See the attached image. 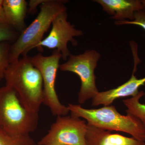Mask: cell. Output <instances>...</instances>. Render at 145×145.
I'll list each match as a JSON object with an SVG mask.
<instances>
[{"label":"cell","mask_w":145,"mask_h":145,"mask_svg":"<svg viewBox=\"0 0 145 145\" xmlns=\"http://www.w3.org/2000/svg\"><path fill=\"white\" fill-rule=\"evenodd\" d=\"M11 43L4 42L0 43V75L4 78L6 70L10 64L9 57Z\"/></svg>","instance_id":"15"},{"label":"cell","mask_w":145,"mask_h":145,"mask_svg":"<svg viewBox=\"0 0 145 145\" xmlns=\"http://www.w3.org/2000/svg\"><path fill=\"white\" fill-rule=\"evenodd\" d=\"M62 57L61 54L57 50H54L50 56H44L39 53L31 57V62L39 71L42 78L43 104L48 107L53 115L57 117L66 116L70 112L67 106L61 103L55 89L57 72Z\"/></svg>","instance_id":"5"},{"label":"cell","mask_w":145,"mask_h":145,"mask_svg":"<svg viewBox=\"0 0 145 145\" xmlns=\"http://www.w3.org/2000/svg\"><path fill=\"white\" fill-rule=\"evenodd\" d=\"M5 24H7V22L3 7H0V25Z\"/></svg>","instance_id":"19"},{"label":"cell","mask_w":145,"mask_h":145,"mask_svg":"<svg viewBox=\"0 0 145 145\" xmlns=\"http://www.w3.org/2000/svg\"><path fill=\"white\" fill-rule=\"evenodd\" d=\"M104 11L112 16L117 21L134 20L135 14L140 10L144 11V7L140 0H95Z\"/></svg>","instance_id":"10"},{"label":"cell","mask_w":145,"mask_h":145,"mask_svg":"<svg viewBox=\"0 0 145 145\" xmlns=\"http://www.w3.org/2000/svg\"></svg>","instance_id":"24"},{"label":"cell","mask_w":145,"mask_h":145,"mask_svg":"<svg viewBox=\"0 0 145 145\" xmlns=\"http://www.w3.org/2000/svg\"><path fill=\"white\" fill-rule=\"evenodd\" d=\"M20 33L8 24L0 25V43L4 42H14L18 39Z\"/></svg>","instance_id":"16"},{"label":"cell","mask_w":145,"mask_h":145,"mask_svg":"<svg viewBox=\"0 0 145 145\" xmlns=\"http://www.w3.org/2000/svg\"><path fill=\"white\" fill-rule=\"evenodd\" d=\"M4 78L6 85L16 92L24 107L39 113L44 99L43 83L40 71L31 62V57L24 55L10 64Z\"/></svg>","instance_id":"1"},{"label":"cell","mask_w":145,"mask_h":145,"mask_svg":"<svg viewBox=\"0 0 145 145\" xmlns=\"http://www.w3.org/2000/svg\"><path fill=\"white\" fill-rule=\"evenodd\" d=\"M46 0H30L28 3V13H32L35 12L37 7L40 5Z\"/></svg>","instance_id":"18"},{"label":"cell","mask_w":145,"mask_h":145,"mask_svg":"<svg viewBox=\"0 0 145 145\" xmlns=\"http://www.w3.org/2000/svg\"><path fill=\"white\" fill-rule=\"evenodd\" d=\"M86 135V145H144L145 142L101 129L88 123Z\"/></svg>","instance_id":"11"},{"label":"cell","mask_w":145,"mask_h":145,"mask_svg":"<svg viewBox=\"0 0 145 145\" xmlns=\"http://www.w3.org/2000/svg\"><path fill=\"white\" fill-rule=\"evenodd\" d=\"M144 145H145V143Z\"/></svg>","instance_id":"23"},{"label":"cell","mask_w":145,"mask_h":145,"mask_svg":"<svg viewBox=\"0 0 145 145\" xmlns=\"http://www.w3.org/2000/svg\"><path fill=\"white\" fill-rule=\"evenodd\" d=\"M101 57V54L96 50H89L79 55L71 54L67 61L60 65L59 69L62 71L73 72L80 78V104L84 103L88 100L93 99L99 92L96 87L94 71Z\"/></svg>","instance_id":"6"},{"label":"cell","mask_w":145,"mask_h":145,"mask_svg":"<svg viewBox=\"0 0 145 145\" xmlns=\"http://www.w3.org/2000/svg\"><path fill=\"white\" fill-rule=\"evenodd\" d=\"M145 94V92L143 91H141L136 96L123 101V104L127 108L126 110L127 114H130L137 117L144 125L145 105L141 103L140 101Z\"/></svg>","instance_id":"13"},{"label":"cell","mask_w":145,"mask_h":145,"mask_svg":"<svg viewBox=\"0 0 145 145\" xmlns=\"http://www.w3.org/2000/svg\"><path fill=\"white\" fill-rule=\"evenodd\" d=\"M133 71L131 78L127 82L117 88L106 91L99 92L92 99V106H97L100 105L108 106L111 105L115 100L119 98L137 95L139 88L145 84V77L137 79L134 75Z\"/></svg>","instance_id":"9"},{"label":"cell","mask_w":145,"mask_h":145,"mask_svg":"<svg viewBox=\"0 0 145 145\" xmlns=\"http://www.w3.org/2000/svg\"><path fill=\"white\" fill-rule=\"evenodd\" d=\"M62 0H46L40 5V10L29 26L21 32L17 40L10 47V64L16 62L21 55L27 53L43 40L44 35L52 25L54 18L63 10H67Z\"/></svg>","instance_id":"4"},{"label":"cell","mask_w":145,"mask_h":145,"mask_svg":"<svg viewBox=\"0 0 145 145\" xmlns=\"http://www.w3.org/2000/svg\"><path fill=\"white\" fill-rule=\"evenodd\" d=\"M3 7L7 24L20 34L26 27L25 20L28 3L25 0H4Z\"/></svg>","instance_id":"12"},{"label":"cell","mask_w":145,"mask_h":145,"mask_svg":"<svg viewBox=\"0 0 145 145\" xmlns=\"http://www.w3.org/2000/svg\"><path fill=\"white\" fill-rule=\"evenodd\" d=\"M2 79H3V77L0 75V82H1V80Z\"/></svg>","instance_id":"22"},{"label":"cell","mask_w":145,"mask_h":145,"mask_svg":"<svg viewBox=\"0 0 145 145\" xmlns=\"http://www.w3.org/2000/svg\"><path fill=\"white\" fill-rule=\"evenodd\" d=\"M71 115L85 119L89 124L105 130L128 133L136 140L145 142V125L135 116L120 114L113 105L98 109H86L80 105L69 104Z\"/></svg>","instance_id":"2"},{"label":"cell","mask_w":145,"mask_h":145,"mask_svg":"<svg viewBox=\"0 0 145 145\" xmlns=\"http://www.w3.org/2000/svg\"><path fill=\"white\" fill-rule=\"evenodd\" d=\"M142 2L144 7V11L145 12V0H142Z\"/></svg>","instance_id":"21"},{"label":"cell","mask_w":145,"mask_h":145,"mask_svg":"<svg viewBox=\"0 0 145 145\" xmlns=\"http://www.w3.org/2000/svg\"><path fill=\"white\" fill-rule=\"evenodd\" d=\"M87 123L71 115L57 117L38 145H86Z\"/></svg>","instance_id":"7"},{"label":"cell","mask_w":145,"mask_h":145,"mask_svg":"<svg viewBox=\"0 0 145 145\" xmlns=\"http://www.w3.org/2000/svg\"><path fill=\"white\" fill-rule=\"evenodd\" d=\"M39 113L27 110L13 89L0 88V129L12 135H29L39 125Z\"/></svg>","instance_id":"3"},{"label":"cell","mask_w":145,"mask_h":145,"mask_svg":"<svg viewBox=\"0 0 145 145\" xmlns=\"http://www.w3.org/2000/svg\"><path fill=\"white\" fill-rule=\"evenodd\" d=\"M0 145H38V144L29 135H10L0 129Z\"/></svg>","instance_id":"14"},{"label":"cell","mask_w":145,"mask_h":145,"mask_svg":"<svg viewBox=\"0 0 145 145\" xmlns=\"http://www.w3.org/2000/svg\"><path fill=\"white\" fill-rule=\"evenodd\" d=\"M67 18V10L59 13L52 21L49 34L33 49L36 48L40 52H42L43 47L57 50L61 54L63 60H67L71 55L68 48L69 42H71L74 46L77 45L78 42L74 37L83 34L82 30L76 29L73 25L68 21Z\"/></svg>","instance_id":"8"},{"label":"cell","mask_w":145,"mask_h":145,"mask_svg":"<svg viewBox=\"0 0 145 145\" xmlns=\"http://www.w3.org/2000/svg\"><path fill=\"white\" fill-rule=\"evenodd\" d=\"M3 3L4 0H0V7H3Z\"/></svg>","instance_id":"20"},{"label":"cell","mask_w":145,"mask_h":145,"mask_svg":"<svg viewBox=\"0 0 145 145\" xmlns=\"http://www.w3.org/2000/svg\"><path fill=\"white\" fill-rule=\"evenodd\" d=\"M115 24L116 25H119L127 24L138 25L144 29L145 31V12L143 10L136 12L133 20L116 21Z\"/></svg>","instance_id":"17"}]
</instances>
